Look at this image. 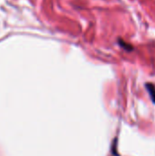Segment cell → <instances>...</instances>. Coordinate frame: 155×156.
Segmentation results:
<instances>
[{
    "label": "cell",
    "instance_id": "6da1fadb",
    "mask_svg": "<svg viewBox=\"0 0 155 156\" xmlns=\"http://www.w3.org/2000/svg\"><path fill=\"white\" fill-rule=\"evenodd\" d=\"M146 88L148 90V92L151 95V98L153 100V101L155 103V86L152 83H147L146 84Z\"/></svg>",
    "mask_w": 155,
    "mask_h": 156
},
{
    "label": "cell",
    "instance_id": "7a4b0ae2",
    "mask_svg": "<svg viewBox=\"0 0 155 156\" xmlns=\"http://www.w3.org/2000/svg\"><path fill=\"white\" fill-rule=\"evenodd\" d=\"M120 42H121V45H122L123 48H125L126 49H132V46L124 44V42H123V41H120Z\"/></svg>",
    "mask_w": 155,
    "mask_h": 156
}]
</instances>
